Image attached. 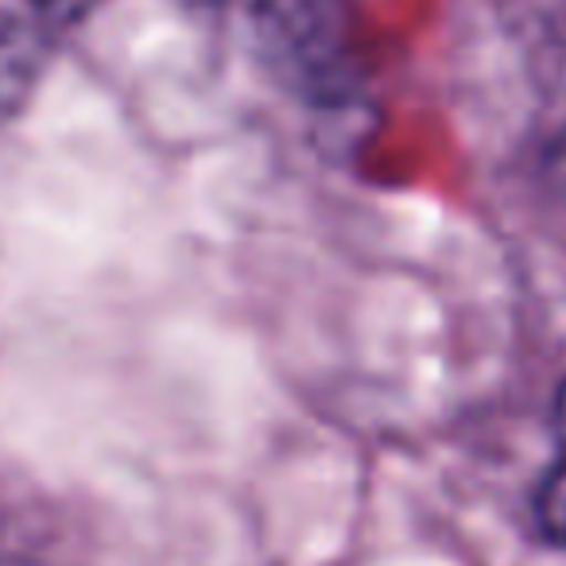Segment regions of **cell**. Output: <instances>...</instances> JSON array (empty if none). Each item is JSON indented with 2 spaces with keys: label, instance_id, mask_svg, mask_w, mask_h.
Segmentation results:
<instances>
[{
  "label": "cell",
  "instance_id": "1",
  "mask_svg": "<svg viewBox=\"0 0 566 566\" xmlns=\"http://www.w3.org/2000/svg\"><path fill=\"white\" fill-rule=\"evenodd\" d=\"M249 43L264 74L303 102H346L361 82L349 0H249Z\"/></svg>",
  "mask_w": 566,
  "mask_h": 566
},
{
  "label": "cell",
  "instance_id": "3",
  "mask_svg": "<svg viewBox=\"0 0 566 566\" xmlns=\"http://www.w3.org/2000/svg\"><path fill=\"white\" fill-rule=\"evenodd\" d=\"M535 516H539V532L547 535L555 547L566 551V458L558 465H551L547 478L539 481Z\"/></svg>",
  "mask_w": 566,
  "mask_h": 566
},
{
  "label": "cell",
  "instance_id": "4",
  "mask_svg": "<svg viewBox=\"0 0 566 566\" xmlns=\"http://www.w3.org/2000/svg\"><path fill=\"white\" fill-rule=\"evenodd\" d=\"M558 423H563V431H566V388H563V400H558Z\"/></svg>",
  "mask_w": 566,
  "mask_h": 566
},
{
  "label": "cell",
  "instance_id": "2",
  "mask_svg": "<svg viewBox=\"0 0 566 566\" xmlns=\"http://www.w3.org/2000/svg\"><path fill=\"white\" fill-rule=\"evenodd\" d=\"M59 32L35 12L0 17V117H12L32 102Z\"/></svg>",
  "mask_w": 566,
  "mask_h": 566
}]
</instances>
